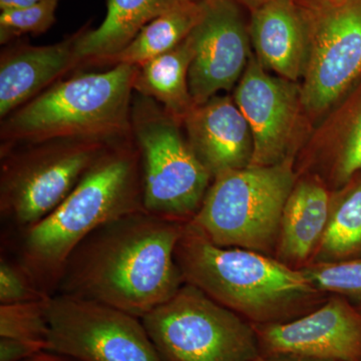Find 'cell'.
<instances>
[{
	"instance_id": "1",
	"label": "cell",
	"mask_w": 361,
	"mask_h": 361,
	"mask_svg": "<svg viewBox=\"0 0 361 361\" xmlns=\"http://www.w3.org/2000/svg\"><path fill=\"white\" fill-rule=\"evenodd\" d=\"M184 227L146 211L101 226L68 256L56 294L97 301L142 319L185 283L175 258Z\"/></svg>"
},
{
	"instance_id": "2",
	"label": "cell",
	"mask_w": 361,
	"mask_h": 361,
	"mask_svg": "<svg viewBox=\"0 0 361 361\" xmlns=\"http://www.w3.org/2000/svg\"><path fill=\"white\" fill-rule=\"evenodd\" d=\"M141 211V159L130 132L104 148L56 210L16 233L13 256L42 291L54 295L68 256L85 237L111 221Z\"/></svg>"
},
{
	"instance_id": "3",
	"label": "cell",
	"mask_w": 361,
	"mask_h": 361,
	"mask_svg": "<svg viewBox=\"0 0 361 361\" xmlns=\"http://www.w3.org/2000/svg\"><path fill=\"white\" fill-rule=\"evenodd\" d=\"M175 258L185 283L253 325L290 322L327 299L300 269L260 252L215 245L188 223Z\"/></svg>"
},
{
	"instance_id": "4",
	"label": "cell",
	"mask_w": 361,
	"mask_h": 361,
	"mask_svg": "<svg viewBox=\"0 0 361 361\" xmlns=\"http://www.w3.org/2000/svg\"><path fill=\"white\" fill-rule=\"evenodd\" d=\"M137 70L120 65L63 78L1 118L0 145L129 134Z\"/></svg>"
},
{
	"instance_id": "5",
	"label": "cell",
	"mask_w": 361,
	"mask_h": 361,
	"mask_svg": "<svg viewBox=\"0 0 361 361\" xmlns=\"http://www.w3.org/2000/svg\"><path fill=\"white\" fill-rule=\"evenodd\" d=\"M293 165L294 158H288L216 176L188 224L215 245L269 255L276 249L284 206L297 182Z\"/></svg>"
},
{
	"instance_id": "6",
	"label": "cell",
	"mask_w": 361,
	"mask_h": 361,
	"mask_svg": "<svg viewBox=\"0 0 361 361\" xmlns=\"http://www.w3.org/2000/svg\"><path fill=\"white\" fill-rule=\"evenodd\" d=\"M116 137H59L0 145L2 224L18 233L44 219L66 200Z\"/></svg>"
},
{
	"instance_id": "7",
	"label": "cell",
	"mask_w": 361,
	"mask_h": 361,
	"mask_svg": "<svg viewBox=\"0 0 361 361\" xmlns=\"http://www.w3.org/2000/svg\"><path fill=\"white\" fill-rule=\"evenodd\" d=\"M130 123L141 159L144 210L186 224L203 203L212 176L195 155L182 123L154 99L134 92Z\"/></svg>"
},
{
	"instance_id": "8",
	"label": "cell",
	"mask_w": 361,
	"mask_h": 361,
	"mask_svg": "<svg viewBox=\"0 0 361 361\" xmlns=\"http://www.w3.org/2000/svg\"><path fill=\"white\" fill-rule=\"evenodd\" d=\"M164 361H255L260 356L253 324L193 285L142 318Z\"/></svg>"
},
{
	"instance_id": "9",
	"label": "cell",
	"mask_w": 361,
	"mask_h": 361,
	"mask_svg": "<svg viewBox=\"0 0 361 361\" xmlns=\"http://www.w3.org/2000/svg\"><path fill=\"white\" fill-rule=\"evenodd\" d=\"M310 51L301 99L310 118L326 116L361 77V0H301Z\"/></svg>"
},
{
	"instance_id": "10",
	"label": "cell",
	"mask_w": 361,
	"mask_h": 361,
	"mask_svg": "<svg viewBox=\"0 0 361 361\" xmlns=\"http://www.w3.org/2000/svg\"><path fill=\"white\" fill-rule=\"evenodd\" d=\"M47 350L78 361H164L141 318L104 303L54 294Z\"/></svg>"
},
{
	"instance_id": "11",
	"label": "cell",
	"mask_w": 361,
	"mask_h": 361,
	"mask_svg": "<svg viewBox=\"0 0 361 361\" xmlns=\"http://www.w3.org/2000/svg\"><path fill=\"white\" fill-rule=\"evenodd\" d=\"M233 99L253 135L250 166L263 167L293 158L306 116L298 82L271 75L253 54Z\"/></svg>"
},
{
	"instance_id": "12",
	"label": "cell",
	"mask_w": 361,
	"mask_h": 361,
	"mask_svg": "<svg viewBox=\"0 0 361 361\" xmlns=\"http://www.w3.org/2000/svg\"><path fill=\"white\" fill-rule=\"evenodd\" d=\"M236 0H204V13L190 33L193 59L189 87L195 106L236 87L251 56L249 25Z\"/></svg>"
},
{
	"instance_id": "13",
	"label": "cell",
	"mask_w": 361,
	"mask_h": 361,
	"mask_svg": "<svg viewBox=\"0 0 361 361\" xmlns=\"http://www.w3.org/2000/svg\"><path fill=\"white\" fill-rule=\"evenodd\" d=\"M253 326L261 356L361 361V310L343 296L290 322Z\"/></svg>"
},
{
	"instance_id": "14",
	"label": "cell",
	"mask_w": 361,
	"mask_h": 361,
	"mask_svg": "<svg viewBox=\"0 0 361 361\" xmlns=\"http://www.w3.org/2000/svg\"><path fill=\"white\" fill-rule=\"evenodd\" d=\"M84 26L61 42L32 45L16 39L0 54V118L32 101L71 71L84 68L78 42Z\"/></svg>"
},
{
	"instance_id": "15",
	"label": "cell",
	"mask_w": 361,
	"mask_h": 361,
	"mask_svg": "<svg viewBox=\"0 0 361 361\" xmlns=\"http://www.w3.org/2000/svg\"><path fill=\"white\" fill-rule=\"evenodd\" d=\"M182 125L195 155L213 179L250 166L253 135L233 97L217 94L195 106Z\"/></svg>"
},
{
	"instance_id": "16",
	"label": "cell",
	"mask_w": 361,
	"mask_h": 361,
	"mask_svg": "<svg viewBox=\"0 0 361 361\" xmlns=\"http://www.w3.org/2000/svg\"><path fill=\"white\" fill-rule=\"evenodd\" d=\"M249 11V33L259 63L285 80H303L310 59V30L302 1L269 0Z\"/></svg>"
},
{
	"instance_id": "17",
	"label": "cell",
	"mask_w": 361,
	"mask_h": 361,
	"mask_svg": "<svg viewBox=\"0 0 361 361\" xmlns=\"http://www.w3.org/2000/svg\"><path fill=\"white\" fill-rule=\"evenodd\" d=\"M331 194L318 178L297 180L292 189L280 224L276 257L296 267L314 256L329 221Z\"/></svg>"
},
{
	"instance_id": "18",
	"label": "cell",
	"mask_w": 361,
	"mask_h": 361,
	"mask_svg": "<svg viewBox=\"0 0 361 361\" xmlns=\"http://www.w3.org/2000/svg\"><path fill=\"white\" fill-rule=\"evenodd\" d=\"M197 0H106V13L97 27L84 25L78 54L84 66L106 63L125 49L152 20L170 9Z\"/></svg>"
},
{
	"instance_id": "19",
	"label": "cell",
	"mask_w": 361,
	"mask_h": 361,
	"mask_svg": "<svg viewBox=\"0 0 361 361\" xmlns=\"http://www.w3.org/2000/svg\"><path fill=\"white\" fill-rule=\"evenodd\" d=\"M311 144L329 163L337 188L361 173V92L351 103L336 104L326 114Z\"/></svg>"
},
{
	"instance_id": "20",
	"label": "cell",
	"mask_w": 361,
	"mask_h": 361,
	"mask_svg": "<svg viewBox=\"0 0 361 361\" xmlns=\"http://www.w3.org/2000/svg\"><path fill=\"white\" fill-rule=\"evenodd\" d=\"M193 54L187 37L172 51L137 66L134 92L156 101L180 123L195 106L189 87Z\"/></svg>"
},
{
	"instance_id": "21",
	"label": "cell",
	"mask_w": 361,
	"mask_h": 361,
	"mask_svg": "<svg viewBox=\"0 0 361 361\" xmlns=\"http://www.w3.org/2000/svg\"><path fill=\"white\" fill-rule=\"evenodd\" d=\"M204 13V0L186 2L152 20L102 68L140 66L172 51L189 37Z\"/></svg>"
},
{
	"instance_id": "22",
	"label": "cell",
	"mask_w": 361,
	"mask_h": 361,
	"mask_svg": "<svg viewBox=\"0 0 361 361\" xmlns=\"http://www.w3.org/2000/svg\"><path fill=\"white\" fill-rule=\"evenodd\" d=\"M313 263L361 257V177L331 194L329 221Z\"/></svg>"
},
{
	"instance_id": "23",
	"label": "cell",
	"mask_w": 361,
	"mask_h": 361,
	"mask_svg": "<svg viewBox=\"0 0 361 361\" xmlns=\"http://www.w3.org/2000/svg\"><path fill=\"white\" fill-rule=\"evenodd\" d=\"M44 300L0 304V337L35 342L47 348L49 303Z\"/></svg>"
},
{
	"instance_id": "24",
	"label": "cell",
	"mask_w": 361,
	"mask_h": 361,
	"mask_svg": "<svg viewBox=\"0 0 361 361\" xmlns=\"http://www.w3.org/2000/svg\"><path fill=\"white\" fill-rule=\"evenodd\" d=\"M311 284L324 293L361 302V257L339 262L311 263L300 268Z\"/></svg>"
},
{
	"instance_id": "25",
	"label": "cell",
	"mask_w": 361,
	"mask_h": 361,
	"mask_svg": "<svg viewBox=\"0 0 361 361\" xmlns=\"http://www.w3.org/2000/svg\"><path fill=\"white\" fill-rule=\"evenodd\" d=\"M61 0H42L33 6L0 13V44L6 45L25 35H44L56 21Z\"/></svg>"
},
{
	"instance_id": "26",
	"label": "cell",
	"mask_w": 361,
	"mask_h": 361,
	"mask_svg": "<svg viewBox=\"0 0 361 361\" xmlns=\"http://www.w3.org/2000/svg\"><path fill=\"white\" fill-rule=\"evenodd\" d=\"M49 294L40 289L32 274L14 256L1 254L0 258V304L44 300Z\"/></svg>"
},
{
	"instance_id": "27",
	"label": "cell",
	"mask_w": 361,
	"mask_h": 361,
	"mask_svg": "<svg viewBox=\"0 0 361 361\" xmlns=\"http://www.w3.org/2000/svg\"><path fill=\"white\" fill-rule=\"evenodd\" d=\"M42 350V344L0 337V361H25Z\"/></svg>"
},
{
	"instance_id": "28",
	"label": "cell",
	"mask_w": 361,
	"mask_h": 361,
	"mask_svg": "<svg viewBox=\"0 0 361 361\" xmlns=\"http://www.w3.org/2000/svg\"><path fill=\"white\" fill-rule=\"evenodd\" d=\"M25 361H78L71 356L54 353V351L42 350L27 358Z\"/></svg>"
},
{
	"instance_id": "29",
	"label": "cell",
	"mask_w": 361,
	"mask_h": 361,
	"mask_svg": "<svg viewBox=\"0 0 361 361\" xmlns=\"http://www.w3.org/2000/svg\"><path fill=\"white\" fill-rule=\"evenodd\" d=\"M42 0H0V11H9V9L23 8L39 4Z\"/></svg>"
},
{
	"instance_id": "30",
	"label": "cell",
	"mask_w": 361,
	"mask_h": 361,
	"mask_svg": "<svg viewBox=\"0 0 361 361\" xmlns=\"http://www.w3.org/2000/svg\"><path fill=\"white\" fill-rule=\"evenodd\" d=\"M255 361H323L310 358L290 357V356H259Z\"/></svg>"
},
{
	"instance_id": "31",
	"label": "cell",
	"mask_w": 361,
	"mask_h": 361,
	"mask_svg": "<svg viewBox=\"0 0 361 361\" xmlns=\"http://www.w3.org/2000/svg\"><path fill=\"white\" fill-rule=\"evenodd\" d=\"M236 1L242 6H246L247 8L251 9L263 2L269 1V0H236Z\"/></svg>"
},
{
	"instance_id": "32",
	"label": "cell",
	"mask_w": 361,
	"mask_h": 361,
	"mask_svg": "<svg viewBox=\"0 0 361 361\" xmlns=\"http://www.w3.org/2000/svg\"><path fill=\"white\" fill-rule=\"evenodd\" d=\"M358 306V308L361 310V302L356 304Z\"/></svg>"
}]
</instances>
